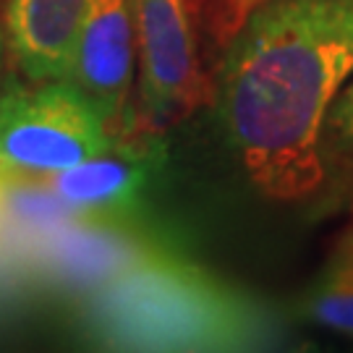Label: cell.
Masks as SVG:
<instances>
[{
  "label": "cell",
  "instance_id": "cell-1",
  "mask_svg": "<svg viewBox=\"0 0 353 353\" xmlns=\"http://www.w3.org/2000/svg\"><path fill=\"white\" fill-rule=\"evenodd\" d=\"M353 76V0H256L217 71V121L246 181L299 204L327 173L322 128Z\"/></svg>",
  "mask_w": 353,
  "mask_h": 353
},
{
  "label": "cell",
  "instance_id": "cell-2",
  "mask_svg": "<svg viewBox=\"0 0 353 353\" xmlns=\"http://www.w3.org/2000/svg\"><path fill=\"white\" fill-rule=\"evenodd\" d=\"M87 330L113 351H236L262 341L267 322L252 299L202 267L154 259L94 293Z\"/></svg>",
  "mask_w": 353,
  "mask_h": 353
},
{
  "label": "cell",
  "instance_id": "cell-3",
  "mask_svg": "<svg viewBox=\"0 0 353 353\" xmlns=\"http://www.w3.org/2000/svg\"><path fill=\"white\" fill-rule=\"evenodd\" d=\"M115 147L108 118L65 79L0 89V165L6 173L52 176Z\"/></svg>",
  "mask_w": 353,
  "mask_h": 353
},
{
  "label": "cell",
  "instance_id": "cell-4",
  "mask_svg": "<svg viewBox=\"0 0 353 353\" xmlns=\"http://www.w3.org/2000/svg\"><path fill=\"white\" fill-rule=\"evenodd\" d=\"M139 105L150 123H168L202 92L191 0H134Z\"/></svg>",
  "mask_w": 353,
  "mask_h": 353
},
{
  "label": "cell",
  "instance_id": "cell-5",
  "mask_svg": "<svg viewBox=\"0 0 353 353\" xmlns=\"http://www.w3.org/2000/svg\"><path fill=\"white\" fill-rule=\"evenodd\" d=\"M134 68V0H92L65 81L94 102L108 123H113L126 108Z\"/></svg>",
  "mask_w": 353,
  "mask_h": 353
},
{
  "label": "cell",
  "instance_id": "cell-6",
  "mask_svg": "<svg viewBox=\"0 0 353 353\" xmlns=\"http://www.w3.org/2000/svg\"><path fill=\"white\" fill-rule=\"evenodd\" d=\"M92 0H8L6 42L24 79H65Z\"/></svg>",
  "mask_w": 353,
  "mask_h": 353
},
{
  "label": "cell",
  "instance_id": "cell-7",
  "mask_svg": "<svg viewBox=\"0 0 353 353\" xmlns=\"http://www.w3.org/2000/svg\"><path fill=\"white\" fill-rule=\"evenodd\" d=\"M163 163L160 147H128L89 157L84 163L52 173L50 189L63 204L87 212H128L139 204L152 176Z\"/></svg>",
  "mask_w": 353,
  "mask_h": 353
},
{
  "label": "cell",
  "instance_id": "cell-8",
  "mask_svg": "<svg viewBox=\"0 0 353 353\" xmlns=\"http://www.w3.org/2000/svg\"><path fill=\"white\" fill-rule=\"evenodd\" d=\"M303 314L314 325L353 338V267L335 254L301 299Z\"/></svg>",
  "mask_w": 353,
  "mask_h": 353
},
{
  "label": "cell",
  "instance_id": "cell-9",
  "mask_svg": "<svg viewBox=\"0 0 353 353\" xmlns=\"http://www.w3.org/2000/svg\"><path fill=\"white\" fill-rule=\"evenodd\" d=\"M322 152L327 173L335 163L353 168V76L335 97L322 128Z\"/></svg>",
  "mask_w": 353,
  "mask_h": 353
},
{
  "label": "cell",
  "instance_id": "cell-10",
  "mask_svg": "<svg viewBox=\"0 0 353 353\" xmlns=\"http://www.w3.org/2000/svg\"><path fill=\"white\" fill-rule=\"evenodd\" d=\"M338 256H341V259H345V262H348V265L353 267V228L348 230V236H345V239L341 241Z\"/></svg>",
  "mask_w": 353,
  "mask_h": 353
},
{
  "label": "cell",
  "instance_id": "cell-11",
  "mask_svg": "<svg viewBox=\"0 0 353 353\" xmlns=\"http://www.w3.org/2000/svg\"><path fill=\"white\" fill-rule=\"evenodd\" d=\"M8 50V42H6V26H0V74H3V58Z\"/></svg>",
  "mask_w": 353,
  "mask_h": 353
},
{
  "label": "cell",
  "instance_id": "cell-12",
  "mask_svg": "<svg viewBox=\"0 0 353 353\" xmlns=\"http://www.w3.org/2000/svg\"><path fill=\"white\" fill-rule=\"evenodd\" d=\"M0 173H6V170H3V165H0Z\"/></svg>",
  "mask_w": 353,
  "mask_h": 353
}]
</instances>
